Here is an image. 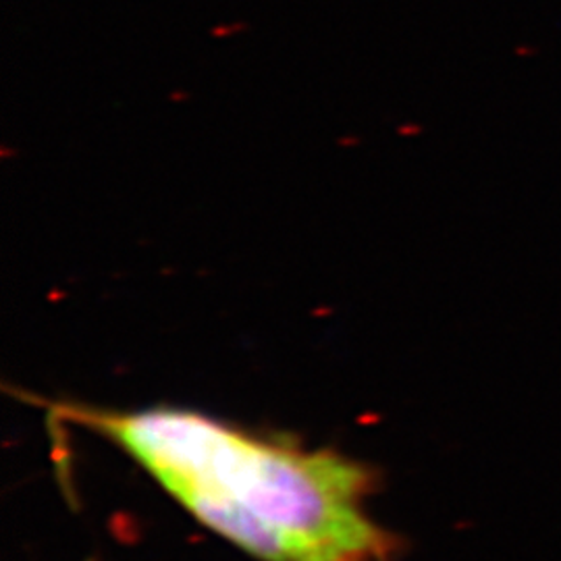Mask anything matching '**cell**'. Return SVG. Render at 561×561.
Listing matches in <instances>:
<instances>
[{"mask_svg": "<svg viewBox=\"0 0 561 561\" xmlns=\"http://www.w3.org/2000/svg\"><path fill=\"white\" fill-rule=\"evenodd\" d=\"M53 421L113 443L196 520L261 561H393L400 541L368 510L364 461L287 435L157 405L44 401Z\"/></svg>", "mask_w": 561, "mask_h": 561, "instance_id": "1", "label": "cell"}, {"mask_svg": "<svg viewBox=\"0 0 561 561\" xmlns=\"http://www.w3.org/2000/svg\"><path fill=\"white\" fill-rule=\"evenodd\" d=\"M85 561H94V560H92V558H90V560H85Z\"/></svg>", "mask_w": 561, "mask_h": 561, "instance_id": "2", "label": "cell"}]
</instances>
